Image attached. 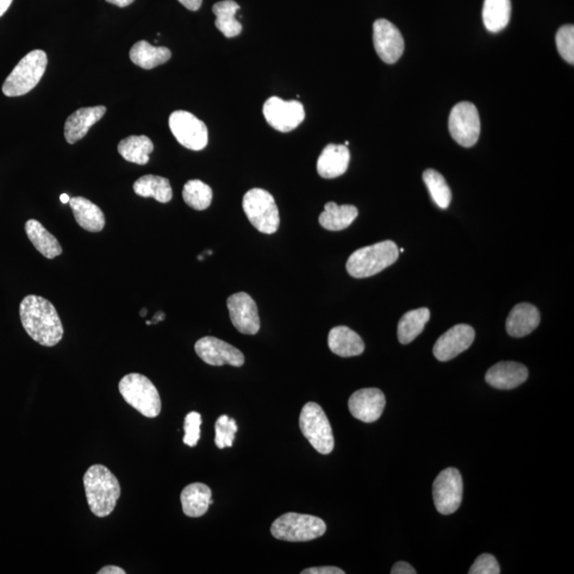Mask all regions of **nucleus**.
Returning <instances> with one entry per match:
<instances>
[{
    "mask_svg": "<svg viewBox=\"0 0 574 574\" xmlns=\"http://www.w3.org/2000/svg\"><path fill=\"white\" fill-rule=\"evenodd\" d=\"M170 128L176 140L191 151H203L208 145L209 131L205 124L186 111H174L170 116Z\"/></svg>",
    "mask_w": 574,
    "mask_h": 574,
    "instance_id": "9",
    "label": "nucleus"
},
{
    "mask_svg": "<svg viewBox=\"0 0 574 574\" xmlns=\"http://www.w3.org/2000/svg\"><path fill=\"white\" fill-rule=\"evenodd\" d=\"M476 332L470 324H457L442 334L433 347V354L440 361L457 358L472 345Z\"/></svg>",
    "mask_w": 574,
    "mask_h": 574,
    "instance_id": "16",
    "label": "nucleus"
},
{
    "mask_svg": "<svg viewBox=\"0 0 574 574\" xmlns=\"http://www.w3.org/2000/svg\"><path fill=\"white\" fill-rule=\"evenodd\" d=\"M327 526L321 518L287 513L274 520L271 532L274 539L291 542L310 541L322 538Z\"/></svg>",
    "mask_w": 574,
    "mask_h": 574,
    "instance_id": "6",
    "label": "nucleus"
},
{
    "mask_svg": "<svg viewBox=\"0 0 574 574\" xmlns=\"http://www.w3.org/2000/svg\"><path fill=\"white\" fill-rule=\"evenodd\" d=\"M330 351L341 358L358 357L365 351L361 336L345 326L335 327L330 331L328 338Z\"/></svg>",
    "mask_w": 574,
    "mask_h": 574,
    "instance_id": "21",
    "label": "nucleus"
},
{
    "mask_svg": "<svg viewBox=\"0 0 574 574\" xmlns=\"http://www.w3.org/2000/svg\"><path fill=\"white\" fill-rule=\"evenodd\" d=\"M164 318H165V314L163 313V312H159V313L155 314V316L153 317V320L152 322H147V324H153V323L160 322L163 321Z\"/></svg>",
    "mask_w": 574,
    "mask_h": 574,
    "instance_id": "45",
    "label": "nucleus"
},
{
    "mask_svg": "<svg viewBox=\"0 0 574 574\" xmlns=\"http://www.w3.org/2000/svg\"><path fill=\"white\" fill-rule=\"evenodd\" d=\"M178 2L190 11L199 10L203 5V0H178Z\"/></svg>",
    "mask_w": 574,
    "mask_h": 574,
    "instance_id": "41",
    "label": "nucleus"
},
{
    "mask_svg": "<svg viewBox=\"0 0 574 574\" xmlns=\"http://www.w3.org/2000/svg\"><path fill=\"white\" fill-rule=\"evenodd\" d=\"M203 420L202 415L197 411H191L187 414L184 421V438L183 442L186 446L196 447L199 440H201V427Z\"/></svg>",
    "mask_w": 574,
    "mask_h": 574,
    "instance_id": "37",
    "label": "nucleus"
},
{
    "mask_svg": "<svg viewBox=\"0 0 574 574\" xmlns=\"http://www.w3.org/2000/svg\"><path fill=\"white\" fill-rule=\"evenodd\" d=\"M117 151L131 163L146 165L153 152V143L146 135H131L118 144Z\"/></svg>",
    "mask_w": 574,
    "mask_h": 574,
    "instance_id": "29",
    "label": "nucleus"
},
{
    "mask_svg": "<svg viewBox=\"0 0 574 574\" xmlns=\"http://www.w3.org/2000/svg\"><path fill=\"white\" fill-rule=\"evenodd\" d=\"M240 9V5L234 0H223L213 5V14L216 16L215 26L228 39L240 35L242 33V24L235 18Z\"/></svg>",
    "mask_w": 574,
    "mask_h": 574,
    "instance_id": "30",
    "label": "nucleus"
},
{
    "mask_svg": "<svg viewBox=\"0 0 574 574\" xmlns=\"http://www.w3.org/2000/svg\"><path fill=\"white\" fill-rule=\"evenodd\" d=\"M500 572V566L496 558L488 553L480 555L470 570V574H499Z\"/></svg>",
    "mask_w": 574,
    "mask_h": 574,
    "instance_id": "38",
    "label": "nucleus"
},
{
    "mask_svg": "<svg viewBox=\"0 0 574 574\" xmlns=\"http://www.w3.org/2000/svg\"><path fill=\"white\" fill-rule=\"evenodd\" d=\"M48 64L45 52L34 51L25 55L11 72L3 85V93L8 97L26 95L39 84Z\"/></svg>",
    "mask_w": 574,
    "mask_h": 574,
    "instance_id": "4",
    "label": "nucleus"
},
{
    "mask_svg": "<svg viewBox=\"0 0 574 574\" xmlns=\"http://www.w3.org/2000/svg\"><path fill=\"white\" fill-rule=\"evenodd\" d=\"M302 574H345V571L338 567L322 566L308 568V569L302 570Z\"/></svg>",
    "mask_w": 574,
    "mask_h": 574,
    "instance_id": "39",
    "label": "nucleus"
},
{
    "mask_svg": "<svg viewBox=\"0 0 574 574\" xmlns=\"http://www.w3.org/2000/svg\"><path fill=\"white\" fill-rule=\"evenodd\" d=\"M134 191L137 196L152 197L161 203H170L173 198L170 180L154 174H146L137 179L134 184Z\"/></svg>",
    "mask_w": 574,
    "mask_h": 574,
    "instance_id": "28",
    "label": "nucleus"
},
{
    "mask_svg": "<svg viewBox=\"0 0 574 574\" xmlns=\"http://www.w3.org/2000/svg\"><path fill=\"white\" fill-rule=\"evenodd\" d=\"M299 427L304 438L307 439L322 454H330L334 449V436L332 428L326 413L320 404L309 402L304 405L299 417Z\"/></svg>",
    "mask_w": 574,
    "mask_h": 574,
    "instance_id": "8",
    "label": "nucleus"
},
{
    "mask_svg": "<svg viewBox=\"0 0 574 574\" xmlns=\"http://www.w3.org/2000/svg\"><path fill=\"white\" fill-rule=\"evenodd\" d=\"M449 131L460 146L470 148L476 145L481 131L476 105L468 102L455 105L449 116Z\"/></svg>",
    "mask_w": 574,
    "mask_h": 574,
    "instance_id": "10",
    "label": "nucleus"
},
{
    "mask_svg": "<svg viewBox=\"0 0 574 574\" xmlns=\"http://www.w3.org/2000/svg\"><path fill=\"white\" fill-rule=\"evenodd\" d=\"M195 351L204 363L211 366L242 367L245 364L244 354L239 349L213 336L199 340L195 344Z\"/></svg>",
    "mask_w": 574,
    "mask_h": 574,
    "instance_id": "13",
    "label": "nucleus"
},
{
    "mask_svg": "<svg viewBox=\"0 0 574 574\" xmlns=\"http://www.w3.org/2000/svg\"><path fill=\"white\" fill-rule=\"evenodd\" d=\"M399 258V249L394 242L384 241L358 249L347 261V272L351 277H372L394 264Z\"/></svg>",
    "mask_w": 574,
    "mask_h": 574,
    "instance_id": "3",
    "label": "nucleus"
},
{
    "mask_svg": "<svg viewBox=\"0 0 574 574\" xmlns=\"http://www.w3.org/2000/svg\"><path fill=\"white\" fill-rule=\"evenodd\" d=\"M430 320V311L427 308L409 311L398 324V340L402 345H408L417 339L426 327Z\"/></svg>",
    "mask_w": 574,
    "mask_h": 574,
    "instance_id": "31",
    "label": "nucleus"
},
{
    "mask_svg": "<svg viewBox=\"0 0 574 574\" xmlns=\"http://www.w3.org/2000/svg\"><path fill=\"white\" fill-rule=\"evenodd\" d=\"M230 320L242 334L254 335L259 332L261 322L257 303L246 292H236L227 301Z\"/></svg>",
    "mask_w": 574,
    "mask_h": 574,
    "instance_id": "15",
    "label": "nucleus"
},
{
    "mask_svg": "<svg viewBox=\"0 0 574 574\" xmlns=\"http://www.w3.org/2000/svg\"><path fill=\"white\" fill-rule=\"evenodd\" d=\"M510 0H484L483 22L490 33H500L510 18Z\"/></svg>",
    "mask_w": 574,
    "mask_h": 574,
    "instance_id": "32",
    "label": "nucleus"
},
{
    "mask_svg": "<svg viewBox=\"0 0 574 574\" xmlns=\"http://www.w3.org/2000/svg\"><path fill=\"white\" fill-rule=\"evenodd\" d=\"M25 231L29 241L44 257L53 260L64 252L59 241L39 221L29 220L25 223Z\"/></svg>",
    "mask_w": 574,
    "mask_h": 574,
    "instance_id": "25",
    "label": "nucleus"
},
{
    "mask_svg": "<svg viewBox=\"0 0 574 574\" xmlns=\"http://www.w3.org/2000/svg\"><path fill=\"white\" fill-rule=\"evenodd\" d=\"M373 45L379 58L388 64H396L404 52V40L401 30L383 18L373 24Z\"/></svg>",
    "mask_w": 574,
    "mask_h": 574,
    "instance_id": "14",
    "label": "nucleus"
},
{
    "mask_svg": "<svg viewBox=\"0 0 574 574\" xmlns=\"http://www.w3.org/2000/svg\"><path fill=\"white\" fill-rule=\"evenodd\" d=\"M263 114L271 127L284 134L301 126L305 118L302 103L285 102L276 96L267 99L263 105Z\"/></svg>",
    "mask_w": 574,
    "mask_h": 574,
    "instance_id": "12",
    "label": "nucleus"
},
{
    "mask_svg": "<svg viewBox=\"0 0 574 574\" xmlns=\"http://www.w3.org/2000/svg\"><path fill=\"white\" fill-rule=\"evenodd\" d=\"M129 55L135 65L144 70H153L170 61L172 52L167 47L153 46L146 41H140L131 48Z\"/></svg>",
    "mask_w": 574,
    "mask_h": 574,
    "instance_id": "26",
    "label": "nucleus"
},
{
    "mask_svg": "<svg viewBox=\"0 0 574 574\" xmlns=\"http://www.w3.org/2000/svg\"><path fill=\"white\" fill-rule=\"evenodd\" d=\"M124 401L143 416L158 417L162 410L159 391L147 377L141 373H129L118 385Z\"/></svg>",
    "mask_w": 574,
    "mask_h": 574,
    "instance_id": "5",
    "label": "nucleus"
},
{
    "mask_svg": "<svg viewBox=\"0 0 574 574\" xmlns=\"http://www.w3.org/2000/svg\"><path fill=\"white\" fill-rule=\"evenodd\" d=\"M105 2L115 5L117 7L124 8L128 7L131 4H134V0H105Z\"/></svg>",
    "mask_w": 574,
    "mask_h": 574,
    "instance_id": "43",
    "label": "nucleus"
},
{
    "mask_svg": "<svg viewBox=\"0 0 574 574\" xmlns=\"http://www.w3.org/2000/svg\"><path fill=\"white\" fill-rule=\"evenodd\" d=\"M557 46L561 57L568 64H574V27L573 25H566L559 28L557 34Z\"/></svg>",
    "mask_w": 574,
    "mask_h": 574,
    "instance_id": "36",
    "label": "nucleus"
},
{
    "mask_svg": "<svg viewBox=\"0 0 574 574\" xmlns=\"http://www.w3.org/2000/svg\"><path fill=\"white\" fill-rule=\"evenodd\" d=\"M351 162V153L345 145L329 144L317 161V172L322 178L334 179L344 174Z\"/></svg>",
    "mask_w": 574,
    "mask_h": 574,
    "instance_id": "20",
    "label": "nucleus"
},
{
    "mask_svg": "<svg viewBox=\"0 0 574 574\" xmlns=\"http://www.w3.org/2000/svg\"><path fill=\"white\" fill-rule=\"evenodd\" d=\"M183 197L184 203L192 209L203 211L210 207L213 191L201 180H190L183 187Z\"/></svg>",
    "mask_w": 574,
    "mask_h": 574,
    "instance_id": "33",
    "label": "nucleus"
},
{
    "mask_svg": "<svg viewBox=\"0 0 574 574\" xmlns=\"http://www.w3.org/2000/svg\"><path fill=\"white\" fill-rule=\"evenodd\" d=\"M23 327L35 341L45 347L58 345L64 329L54 305L47 299L28 295L20 305Z\"/></svg>",
    "mask_w": 574,
    "mask_h": 574,
    "instance_id": "1",
    "label": "nucleus"
},
{
    "mask_svg": "<svg viewBox=\"0 0 574 574\" xmlns=\"http://www.w3.org/2000/svg\"><path fill=\"white\" fill-rule=\"evenodd\" d=\"M12 2H14V0H0V17L8 11Z\"/></svg>",
    "mask_w": 574,
    "mask_h": 574,
    "instance_id": "44",
    "label": "nucleus"
},
{
    "mask_svg": "<svg viewBox=\"0 0 574 574\" xmlns=\"http://www.w3.org/2000/svg\"><path fill=\"white\" fill-rule=\"evenodd\" d=\"M436 510L442 515L455 513L463 500V479L457 468L442 470L433 483Z\"/></svg>",
    "mask_w": 574,
    "mask_h": 574,
    "instance_id": "11",
    "label": "nucleus"
},
{
    "mask_svg": "<svg viewBox=\"0 0 574 574\" xmlns=\"http://www.w3.org/2000/svg\"><path fill=\"white\" fill-rule=\"evenodd\" d=\"M74 220L81 228L89 233H102L105 226L104 212L95 203L84 197L71 198L70 203Z\"/></svg>",
    "mask_w": 574,
    "mask_h": 574,
    "instance_id": "23",
    "label": "nucleus"
},
{
    "mask_svg": "<svg viewBox=\"0 0 574 574\" xmlns=\"http://www.w3.org/2000/svg\"><path fill=\"white\" fill-rule=\"evenodd\" d=\"M391 574H416L417 571L410 564L405 561H398L394 567L391 568Z\"/></svg>",
    "mask_w": 574,
    "mask_h": 574,
    "instance_id": "40",
    "label": "nucleus"
},
{
    "mask_svg": "<svg viewBox=\"0 0 574 574\" xmlns=\"http://www.w3.org/2000/svg\"><path fill=\"white\" fill-rule=\"evenodd\" d=\"M146 313H147V310H146V309H143V310H142L141 316H143V317H144V316H146Z\"/></svg>",
    "mask_w": 574,
    "mask_h": 574,
    "instance_id": "47",
    "label": "nucleus"
},
{
    "mask_svg": "<svg viewBox=\"0 0 574 574\" xmlns=\"http://www.w3.org/2000/svg\"><path fill=\"white\" fill-rule=\"evenodd\" d=\"M60 201H61V203H70L71 198H70V196H68L67 194H62V195L60 196Z\"/></svg>",
    "mask_w": 574,
    "mask_h": 574,
    "instance_id": "46",
    "label": "nucleus"
},
{
    "mask_svg": "<svg viewBox=\"0 0 574 574\" xmlns=\"http://www.w3.org/2000/svg\"><path fill=\"white\" fill-rule=\"evenodd\" d=\"M540 314L538 308L529 303H520L510 311L507 320V331L513 338H523L539 327Z\"/></svg>",
    "mask_w": 574,
    "mask_h": 574,
    "instance_id": "22",
    "label": "nucleus"
},
{
    "mask_svg": "<svg viewBox=\"0 0 574 574\" xmlns=\"http://www.w3.org/2000/svg\"><path fill=\"white\" fill-rule=\"evenodd\" d=\"M242 209L249 222L261 233H277L280 226L279 209L270 192L262 189L248 191L242 198Z\"/></svg>",
    "mask_w": 574,
    "mask_h": 574,
    "instance_id": "7",
    "label": "nucleus"
},
{
    "mask_svg": "<svg viewBox=\"0 0 574 574\" xmlns=\"http://www.w3.org/2000/svg\"><path fill=\"white\" fill-rule=\"evenodd\" d=\"M99 574H126V571L123 569L121 567L110 565L102 568L101 570L98 571Z\"/></svg>",
    "mask_w": 574,
    "mask_h": 574,
    "instance_id": "42",
    "label": "nucleus"
},
{
    "mask_svg": "<svg viewBox=\"0 0 574 574\" xmlns=\"http://www.w3.org/2000/svg\"><path fill=\"white\" fill-rule=\"evenodd\" d=\"M105 112H107V108L104 105L83 108L74 112L65 122L64 135L67 143L74 144L83 140L89 133L90 128L102 120Z\"/></svg>",
    "mask_w": 574,
    "mask_h": 574,
    "instance_id": "19",
    "label": "nucleus"
},
{
    "mask_svg": "<svg viewBox=\"0 0 574 574\" xmlns=\"http://www.w3.org/2000/svg\"><path fill=\"white\" fill-rule=\"evenodd\" d=\"M423 181L426 183L433 202L440 209H448L451 203L452 194L450 187L442 174L434 170H427L423 173Z\"/></svg>",
    "mask_w": 574,
    "mask_h": 574,
    "instance_id": "34",
    "label": "nucleus"
},
{
    "mask_svg": "<svg viewBox=\"0 0 574 574\" xmlns=\"http://www.w3.org/2000/svg\"><path fill=\"white\" fill-rule=\"evenodd\" d=\"M386 401L382 391L363 389L353 392L348 401L349 411L357 420L371 423L383 414Z\"/></svg>",
    "mask_w": 574,
    "mask_h": 574,
    "instance_id": "17",
    "label": "nucleus"
},
{
    "mask_svg": "<svg viewBox=\"0 0 574 574\" xmlns=\"http://www.w3.org/2000/svg\"><path fill=\"white\" fill-rule=\"evenodd\" d=\"M358 215V208L354 205H339L330 202L324 205V211L320 216V223L326 230L341 231L351 226Z\"/></svg>",
    "mask_w": 574,
    "mask_h": 574,
    "instance_id": "27",
    "label": "nucleus"
},
{
    "mask_svg": "<svg viewBox=\"0 0 574 574\" xmlns=\"http://www.w3.org/2000/svg\"><path fill=\"white\" fill-rule=\"evenodd\" d=\"M84 485L92 513L99 518L112 514L121 497V484L109 468L91 466L84 474Z\"/></svg>",
    "mask_w": 574,
    "mask_h": 574,
    "instance_id": "2",
    "label": "nucleus"
},
{
    "mask_svg": "<svg viewBox=\"0 0 574 574\" xmlns=\"http://www.w3.org/2000/svg\"><path fill=\"white\" fill-rule=\"evenodd\" d=\"M181 504L187 517L198 518L207 514L212 500V490L203 483L187 485L181 492Z\"/></svg>",
    "mask_w": 574,
    "mask_h": 574,
    "instance_id": "24",
    "label": "nucleus"
},
{
    "mask_svg": "<svg viewBox=\"0 0 574 574\" xmlns=\"http://www.w3.org/2000/svg\"><path fill=\"white\" fill-rule=\"evenodd\" d=\"M237 424L233 418L223 415L215 423V444L217 448L224 449L233 446Z\"/></svg>",
    "mask_w": 574,
    "mask_h": 574,
    "instance_id": "35",
    "label": "nucleus"
},
{
    "mask_svg": "<svg viewBox=\"0 0 574 574\" xmlns=\"http://www.w3.org/2000/svg\"><path fill=\"white\" fill-rule=\"evenodd\" d=\"M529 377L528 368L516 361H500L486 372L485 380L497 390H514L526 382Z\"/></svg>",
    "mask_w": 574,
    "mask_h": 574,
    "instance_id": "18",
    "label": "nucleus"
}]
</instances>
